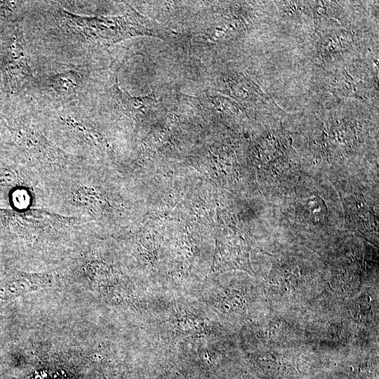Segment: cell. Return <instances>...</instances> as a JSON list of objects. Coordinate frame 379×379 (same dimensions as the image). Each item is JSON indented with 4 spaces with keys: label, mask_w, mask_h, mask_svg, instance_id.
<instances>
[{
    "label": "cell",
    "mask_w": 379,
    "mask_h": 379,
    "mask_svg": "<svg viewBox=\"0 0 379 379\" xmlns=\"http://www.w3.org/2000/svg\"><path fill=\"white\" fill-rule=\"evenodd\" d=\"M7 127L15 152L44 179L87 162L65 152L31 121L18 119Z\"/></svg>",
    "instance_id": "7a4b0ae2"
},
{
    "label": "cell",
    "mask_w": 379,
    "mask_h": 379,
    "mask_svg": "<svg viewBox=\"0 0 379 379\" xmlns=\"http://www.w3.org/2000/svg\"><path fill=\"white\" fill-rule=\"evenodd\" d=\"M158 379H190L187 374L177 368L169 369L161 374Z\"/></svg>",
    "instance_id": "52a82bcc"
},
{
    "label": "cell",
    "mask_w": 379,
    "mask_h": 379,
    "mask_svg": "<svg viewBox=\"0 0 379 379\" xmlns=\"http://www.w3.org/2000/svg\"><path fill=\"white\" fill-rule=\"evenodd\" d=\"M58 273H29L15 270L0 281V301L53 285Z\"/></svg>",
    "instance_id": "5b68a950"
},
{
    "label": "cell",
    "mask_w": 379,
    "mask_h": 379,
    "mask_svg": "<svg viewBox=\"0 0 379 379\" xmlns=\"http://www.w3.org/2000/svg\"><path fill=\"white\" fill-rule=\"evenodd\" d=\"M1 68L6 86L11 91H18L32 77L25 48L19 37L8 42L2 58Z\"/></svg>",
    "instance_id": "277c9868"
},
{
    "label": "cell",
    "mask_w": 379,
    "mask_h": 379,
    "mask_svg": "<svg viewBox=\"0 0 379 379\" xmlns=\"http://www.w3.org/2000/svg\"><path fill=\"white\" fill-rule=\"evenodd\" d=\"M97 227L45 207L0 208V241L34 248L81 241Z\"/></svg>",
    "instance_id": "6da1fadb"
},
{
    "label": "cell",
    "mask_w": 379,
    "mask_h": 379,
    "mask_svg": "<svg viewBox=\"0 0 379 379\" xmlns=\"http://www.w3.org/2000/svg\"><path fill=\"white\" fill-rule=\"evenodd\" d=\"M25 194H34L45 202L44 179L29 167L15 152L0 154V208Z\"/></svg>",
    "instance_id": "3957f363"
},
{
    "label": "cell",
    "mask_w": 379,
    "mask_h": 379,
    "mask_svg": "<svg viewBox=\"0 0 379 379\" xmlns=\"http://www.w3.org/2000/svg\"><path fill=\"white\" fill-rule=\"evenodd\" d=\"M82 75L76 70H67L49 76L46 81L47 91L53 95L67 97L81 87Z\"/></svg>",
    "instance_id": "8992f818"
},
{
    "label": "cell",
    "mask_w": 379,
    "mask_h": 379,
    "mask_svg": "<svg viewBox=\"0 0 379 379\" xmlns=\"http://www.w3.org/2000/svg\"><path fill=\"white\" fill-rule=\"evenodd\" d=\"M1 87H0V102H1Z\"/></svg>",
    "instance_id": "ba28073f"
}]
</instances>
